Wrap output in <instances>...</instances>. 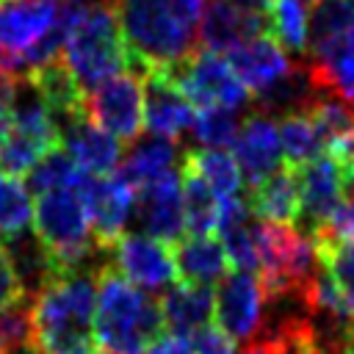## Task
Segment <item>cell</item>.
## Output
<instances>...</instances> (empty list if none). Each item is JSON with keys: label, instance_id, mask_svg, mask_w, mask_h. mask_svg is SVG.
<instances>
[{"label": "cell", "instance_id": "24", "mask_svg": "<svg viewBox=\"0 0 354 354\" xmlns=\"http://www.w3.org/2000/svg\"><path fill=\"white\" fill-rule=\"evenodd\" d=\"M354 33V0H315L307 17V53L315 55Z\"/></svg>", "mask_w": 354, "mask_h": 354}, {"label": "cell", "instance_id": "9", "mask_svg": "<svg viewBox=\"0 0 354 354\" xmlns=\"http://www.w3.org/2000/svg\"><path fill=\"white\" fill-rule=\"evenodd\" d=\"M75 191L80 194L86 205L97 249L108 254L111 246L124 235V227L136 210L138 188L119 171V174H105V177L86 174Z\"/></svg>", "mask_w": 354, "mask_h": 354}, {"label": "cell", "instance_id": "25", "mask_svg": "<svg viewBox=\"0 0 354 354\" xmlns=\"http://www.w3.org/2000/svg\"><path fill=\"white\" fill-rule=\"evenodd\" d=\"M180 183H183V210H185V232L194 238L216 232L218 218V199L207 188V183L185 163H180Z\"/></svg>", "mask_w": 354, "mask_h": 354}, {"label": "cell", "instance_id": "47", "mask_svg": "<svg viewBox=\"0 0 354 354\" xmlns=\"http://www.w3.org/2000/svg\"><path fill=\"white\" fill-rule=\"evenodd\" d=\"M0 354H6V346H3V340H0Z\"/></svg>", "mask_w": 354, "mask_h": 354}, {"label": "cell", "instance_id": "40", "mask_svg": "<svg viewBox=\"0 0 354 354\" xmlns=\"http://www.w3.org/2000/svg\"><path fill=\"white\" fill-rule=\"evenodd\" d=\"M144 354H194V346L188 337L174 335V332H163Z\"/></svg>", "mask_w": 354, "mask_h": 354}, {"label": "cell", "instance_id": "33", "mask_svg": "<svg viewBox=\"0 0 354 354\" xmlns=\"http://www.w3.org/2000/svg\"><path fill=\"white\" fill-rule=\"evenodd\" d=\"M194 136L202 147L207 149H227L235 144L238 138V130H241V122H238V113L232 108H224V105H207V108H199V113L194 116Z\"/></svg>", "mask_w": 354, "mask_h": 354}, {"label": "cell", "instance_id": "46", "mask_svg": "<svg viewBox=\"0 0 354 354\" xmlns=\"http://www.w3.org/2000/svg\"><path fill=\"white\" fill-rule=\"evenodd\" d=\"M243 3H252V6H257V8H263L268 0H243Z\"/></svg>", "mask_w": 354, "mask_h": 354}, {"label": "cell", "instance_id": "35", "mask_svg": "<svg viewBox=\"0 0 354 354\" xmlns=\"http://www.w3.org/2000/svg\"><path fill=\"white\" fill-rule=\"evenodd\" d=\"M221 246L227 252V263L235 271H246L254 274L260 268V254H257V241H254V230H249L246 224L241 227H230L224 232H218Z\"/></svg>", "mask_w": 354, "mask_h": 354}, {"label": "cell", "instance_id": "7", "mask_svg": "<svg viewBox=\"0 0 354 354\" xmlns=\"http://www.w3.org/2000/svg\"><path fill=\"white\" fill-rule=\"evenodd\" d=\"M166 75L177 83V88L199 108L224 105V108H243L249 102V88L241 83L230 61L210 50H196L188 58L177 61L166 69Z\"/></svg>", "mask_w": 354, "mask_h": 354}, {"label": "cell", "instance_id": "14", "mask_svg": "<svg viewBox=\"0 0 354 354\" xmlns=\"http://www.w3.org/2000/svg\"><path fill=\"white\" fill-rule=\"evenodd\" d=\"M299 177V230L304 235H318L335 210L343 205V188L329 155H318L296 169Z\"/></svg>", "mask_w": 354, "mask_h": 354}, {"label": "cell", "instance_id": "42", "mask_svg": "<svg viewBox=\"0 0 354 354\" xmlns=\"http://www.w3.org/2000/svg\"><path fill=\"white\" fill-rule=\"evenodd\" d=\"M235 354H271V348H268V340H266V335H263V337L249 340L243 348H235Z\"/></svg>", "mask_w": 354, "mask_h": 354}, {"label": "cell", "instance_id": "1", "mask_svg": "<svg viewBox=\"0 0 354 354\" xmlns=\"http://www.w3.org/2000/svg\"><path fill=\"white\" fill-rule=\"evenodd\" d=\"M207 0H119L127 41V69L144 77L196 53L199 22Z\"/></svg>", "mask_w": 354, "mask_h": 354}, {"label": "cell", "instance_id": "45", "mask_svg": "<svg viewBox=\"0 0 354 354\" xmlns=\"http://www.w3.org/2000/svg\"><path fill=\"white\" fill-rule=\"evenodd\" d=\"M6 354H41V351L36 348V343H28V346H17V348H8Z\"/></svg>", "mask_w": 354, "mask_h": 354}, {"label": "cell", "instance_id": "12", "mask_svg": "<svg viewBox=\"0 0 354 354\" xmlns=\"http://www.w3.org/2000/svg\"><path fill=\"white\" fill-rule=\"evenodd\" d=\"M230 66L235 69L241 83L249 88V94L257 100L271 97L296 75V69L290 66V58L268 33H260L238 44L230 53Z\"/></svg>", "mask_w": 354, "mask_h": 354}, {"label": "cell", "instance_id": "11", "mask_svg": "<svg viewBox=\"0 0 354 354\" xmlns=\"http://www.w3.org/2000/svg\"><path fill=\"white\" fill-rule=\"evenodd\" d=\"M263 304L266 293L260 285V277L246 274V271H232L230 277L221 279L216 290V310L213 318L218 329L238 340H254L260 326H263Z\"/></svg>", "mask_w": 354, "mask_h": 354}, {"label": "cell", "instance_id": "26", "mask_svg": "<svg viewBox=\"0 0 354 354\" xmlns=\"http://www.w3.org/2000/svg\"><path fill=\"white\" fill-rule=\"evenodd\" d=\"M174 158H177L174 141L155 136V138H147V141L136 144L127 152V158L122 160V174L136 188H144V185L155 183L158 177L169 174L171 166H174Z\"/></svg>", "mask_w": 354, "mask_h": 354}, {"label": "cell", "instance_id": "34", "mask_svg": "<svg viewBox=\"0 0 354 354\" xmlns=\"http://www.w3.org/2000/svg\"><path fill=\"white\" fill-rule=\"evenodd\" d=\"M271 354H324V337L307 318H288L266 335Z\"/></svg>", "mask_w": 354, "mask_h": 354}, {"label": "cell", "instance_id": "44", "mask_svg": "<svg viewBox=\"0 0 354 354\" xmlns=\"http://www.w3.org/2000/svg\"><path fill=\"white\" fill-rule=\"evenodd\" d=\"M343 340H346V346L354 351V315H351V321L343 326Z\"/></svg>", "mask_w": 354, "mask_h": 354}, {"label": "cell", "instance_id": "32", "mask_svg": "<svg viewBox=\"0 0 354 354\" xmlns=\"http://www.w3.org/2000/svg\"><path fill=\"white\" fill-rule=\"evenodd\" d=\"M33 202L30 191L19 177L0 174V241H8L25 230H30Z\"/></svg>", "mask_w": 354, "mask_h": 354}, {"label": "cell", "instance_id": "19", "mask_svg": "<svg viewBox=\"0 0 354 354\" xmlns=\"http://www.w3.org/2000/svg\"><path fill=\"white\" fill-rule=\"evenodd\" d=\"M61 147L72 155V160L83 171L105 177V174H113L116 166L122 163L124 144L111 133H105L102 127H97L88 116H83L61 130Z\"/></svg>", "mask_w": 354, "mask_h": 354}, {"label": "cell", "instance_id": "5", "mask_svg": "<svg viewBox=\"0 0 354 354\" xmlns=\"http://www.w3.org/2000/svg\"><path fill=\"white\" fill-rule=\"evenodd\" d=\"M33 232L47 249L58 274L83 268L88 257L102 254L94 243L86 205L75 188L39 194L33 205Z\"/></svg>", "mask_w": 354, "mask_h": 354}, {"label": "cell", "instance_id": "37", "mask_svg": "<svg viewBox=\"0 0 354 354\" xmlns=\"http://www.w3.org/2000/svg\"><path fill=\"white\" fill-rule=\"evenodd\" d=\"M22 299H28V293L22 288V279H19V274L11 263V254H8L6 243L0 241V313L14 307Z\"/></svg>", "mask_w": 354, "mask_h": 354}, {"label": "cell", "instance_id": "30", "mask_svg": "<svg viewBox=\"0 0 354 354\" xmlns=\"http://www.w3.org/2000/svg\"><path fill=\"white\" fill-rule=\"evenodd\" d=\"M86 174L88 171H83L64 147H55L25 174V185H28L30 194H47V191H58V188H77Z\"/></svg>", "mask_w": 354, "mask_h": 354}, {"label": "cell", "instance_id": "21", "mask_svg": "<svg viewBox=\"0 0 354 354\" xmlns=\"http://www.w3.org/2000/svg\"><path fill=\"white\" fill-rule=\"evenodd\" d=\"M249 210L260 216V221L290 224L299 221V177L296 169L282 166L249 185Z\"/></svg>", "mask_w": 354, "mask_h": 354}, {"label": "cell", "instance_id": "31", "mask_svg": "<svg viewBox=\"0 0 354 354\" xmlns=\"http://www.w3.org/2000/svg\"><path fill=\"white\" fill-rule=\"evenodd\" d=\"M313 243H315L318 268L337 285V290L354 310V241L315 235Z\"/></svg>", "mask_w": 354, "mask_h": 354}, {"label": "cell", "instance_id": "29", "mask_svg": "<svg viewBox=\"0 0 354 354\" xmlns=\"http://www.w3.org/2000/svg\"><path fill=\"white\" fill-rule=\"evenodd\" d=\"M279 141H282V158L290 169L310 163L313 158H318V152L324 147V141H321V136H318V130H315V124L304 108L282 113Z\"/></svg>", "mask_w": 354, "mask_h": 354}, {"label": "cell", "instance_id": "15", "mask_svg": "<svg viewBox=\"0 0 354 354\" xmlns=\"http://www.w3.org/2000/svg\"><path fill=\"white\" fill-rule=\"evenodd\" d=\"M266 33L263 8L243 0H207L199 22V41L210 53H232L246 39Z\"/></svg>", "mask_w": 354, "mask_h": 354}, {"label": "cell", "instance_id": "36", "mask_svg": "<svg viewBox=\"0 0 354 354\" xmlns=\"http://www.w3.org/2000/svg\"><path fill=\"white\" fill-rule=\"evenodd\" d=\"M36 337V326H33V299H22L14 307L0 313V340L8 348L17 346H28Z\"/></svg>", "mask_w": 354, "mask_h": 354}, {"label": "cell", "instance_id": "10", "mask_svg": "<svg viewBox=\"0 0 354 354\" xmlns=\"http://www.w3.org/2000/svg\"><path fill=\"white\" fill-rule=\"evenodd\" d=\"M108 263L133 285L144 290H163L180 282L177 277V260H174V246L163 243L149 235H122L111 252Z\"/></svg>", "mask_w": 354, "mask_h": 354}, {"label": "cell", "instance_id": "39", "mask_svg": "<svg viewBox=\"0 0 354 354\" xmlns=\"http://www.w3.org/2000/svg\"><path fill=\"white\" fill-rule=\"evenodd\" d=\"M318 235L337 238V241H354V196H346L343 199V205L335 210V216L329 218V224Z\"/></svg>", "mask_w": 354, "mask_h": 354}, {"label": "cell", "instance_id": "6", "mask_svg": "<svg viewBox=\"0 0 354 354\" xmlns=\"http://www.w3.org/2000/svg\"><path fill=\"white\" fill-rule=\"evenodd\" d=\"M257 254H260V285L266 299L290 296L307 288L318 271L315 243L310 235L290 224L260 221L254 227Z\"/></svg>", "mask_w": 354, "mask_h": 354}, {"label": "cell", "instance_id": "4", "mask_svg": "<svg viewBox=\"0 0 354 354\" xmlns=\"http://www.w3.org/2000/svg\"><path fill=\"white\" fill-rule=\"evenodd\" d=\"M97 271L100 268H75L53 277L33 296V326L36 346L94 335V313H97Z\"/></svg>", "mask_w": 354, "mask_h": 354}, {"label": "cell", "instance_id": "3", "mask_svg": "<svg viewBox=\"0 0 354 354\" xmlns=\"http://www.w3.org/2000/svg\"><path fill=\"white\" fill-rule=\"evenodd\" d=\"M61 58L86 94L102 80L124 72L127 41L119 17V0H88L77 28L64 44Z\"/></svg>", "mask_w": 354, "mask_h": 354}, {"label": "cell", "instance_id": "23", "mask_svg": "<svg viewBox=\"0 0 354 354\" xmlns=\"http://www.w3.org/2000/svg\"><path fill=\"white\" fill-rule=\"evenodd\" d=\"M174 260H177L180 282H194L205 288H210L213 282H221L230 266L221 241L210 235H202V238L188 235L180 243H174Z\"/></svg>", "mask_w": 354, "mask_h": 354}, {"label": "cell", "instance_id": "8", "mask_svg": "<svg viewBox=\"0 0 354 354\" xmlns=\"http://www.w3.org/2000/svg\"><path fill=\"white\" fill-rule=\"evenodd\" d=\"M86 116L122 144H133L147 130L144 80L130 69L102 80L97 88L86 94Z\"/></svg>", "mask_w": 354, "mask_h": 354}, {"label": "cell", "instance_id": "13", "mask_svg": "<svg viewBox=\"0 0 354 354\" xmlns=\"http://www.w3.org/2000/svg\"><path fill=\"white\" fill-rule=\"evenodd\" d=\"M136 221L144 235L158 238L163 243H180L185 232V210H183V183L180 171H169L155 183L138 188L136 194Z\"/></svg>", "mask_w": 354, "mask_h": 354}, {"label": "cell", "instance_id": "38", "mask_svg": "<svg viewBox=\"0 0 354 354\" xmlns=\"http://www.w3.org/2000/svg\"><path fill=\"white\" fill-rule=\"evenodd\" d=\"M188 340L194 346V354H235V340L227 337L218 326H210V324L196 329Z\"/></svg>", "mask_w": 354, "mask_h": 354}, {"label": "cell", "instance_id": "49", "mask_svg": "<svg viewBox=\"0 0 354 354\" xmlns=\"http://www.w3.org/2000/svg\"><path fill=\"white\" fill-rule=\"evenodd\" d=\"M0 3H3V0H0Z\"/></svg>", "mask_w": 354, "mask_h": 354}, {"label": "cell", "instance_id": "20", "mask_svg": "<svg viewBox=\"0 0 354 354\" xmlns=\"http://www.w3.org/2000/svg\"><path fill=\"white\" fill-rule=\"evenodd\" d=\"M304 72L315 94L354 102V33L310 55V64L304 66Z\"/></svg>", "mask_w": 354, "mask_h": 354}, {"label": "cell", "instance_id": "48", "mask_svg": "<svg viewBox=\"0 0 354 354\" xmlns=\"http://www.w3.org/2000/svg\"><path fill=\"white\" fill-rule=\"evenodd\" d=\"M301 3H315V0H301Z\"/></svg>", "mask_w": 354, "mask_h": 354}, {"label": "cell", "instance_id": "17", "mask_svg": "<svg viewBox=\"0 0 354 354\" xmlns=\"http://www.w3.org/2000/svg\"><path fill=\"white\" fill-rule=\"evenodd\" d=\"M232 158L238 160V169L249 185L277 171L282 163V141L274 119H268L266 113L246 116L232 144Z\"/></svg>", "mask_w": 354, "mask_h": 354}, {"label": "cell", "instance_id": "27", "mask_svg": "<svg viewBox=\"0 0 354 354\" xmlns=\"http://www.w3.org/2000/svg\"><path fill=\"white\" fill-rule=\"evenodd\" d=\"M183 163L191 166L205 183L207 188L216 194V199H227V196H238L241 188V169L238 160L227 152V149H188L183 155Z\"/></svg>", "mask_w": 354, "mask_h": 354}, {"label": "cell", "instance_id": "41", "mask_svg": "<svg viewBox=\"0 0 354 354\" xmlns=\"http://www.w3.org/2000/svg\"><path fill=\"white\" fill-rule=\"evenodd\" d=\"M321 337H324V354H354L343 340V329H335L332 335H321Z\"/></svg>", "mask_w": 354, "mask_h": 354}, {"label": "cell", "instance_id": "22", "mask_svg": "<svg viewBox=\"0 0 354 354\" xmlns=\"http://www.w3.org/2000/svg\"><path fill=\"white\" fill-rule=\"evenodd\" d=\"M158 301H160L166 326L183 337L207 326V321L213 318V310H216V293L210 288L194 285V282H174Z\"/></svg>", "mask_w": 354, "mask_h": 354}, {"label": "cell", "instance_id": "28", "mask_svg": "<svg viewBox=\"0 0 354 354\" xmlns=\"http://www.w3.org/2000/svg\"><path fill=\"white\" fill-rule=\"evenodd\" d=\"M266 33L288 53H307V8L301 0H268Z\"/></svg>", "mask_w": 354, "mask_h": 354}, {"label": "cell", "instance_id": "18", "mask_svg": "<svg viewBox=\"0 0 354 354\" xmlns=\"http://www.w3.org/2000/svg\"><path fill=\"white\" fill-rule=\"evenodd\" d=\"M28 80L36 88L39 100L44 102V108L50 111V116L55 119L58 130H64L75 119L86 116V91L80 88L77 77L72 75V69L64 64L61 55L47 61V64H41V66H36L28 75Z\"/></svg>", "mask_w": 354, "mask_h": 354}, {"label": "cell", "instance_id": "16", "mask_svg": "<svg viewBox=\"0 0 354 354\" xmlns=\"http://www.w3.org/2000/svg\"><path fill=\"white\" fill-rule=\"evenodd\" d=\"M144 127L152 136L177 141L194 127V102L177 88L166 69H149L144 77Z\"/></svg>", "mask_w": 354, "mask_h": 354}, {"label": "cell", "instance_id": "43", "mask_svg": "<svg viewBox=\"0 0 354 354\" xmlns=\"http://www.w3.org/2000/svg\"><path fill=\"white\" fill-rule=\"evenodd\" d=\"M8 130H11V105L0 102V144L6 141Z\"/></svg>", "mask_w": 354, "mask_h": 354}, {"label": "cell", "instance_id": "2", "mask_svg": "<svg viewBox=\"0 0 354 354\" xmlns=\"http://www.w3.org/2000/svg\"><path fill=\"white\" fill-rule=\"evenodd\" d=\"M166 329L160 301L124 279L111 263L97 271L94 337L102 354H144Z\"/></svg>", "mask_w": 354, "mask_h": 354}]
</instances>
